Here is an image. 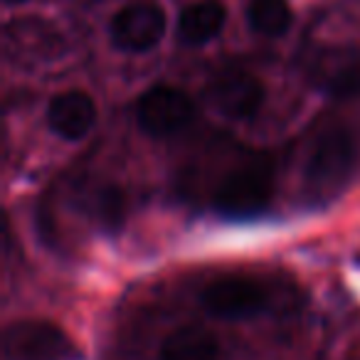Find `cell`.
<instances>
[{
	"mask_svg": "<svg viewBox=\"0 0 360 360\" xmlns=\"http://www.w3.org/2000/svg\"><path fill=\"white\" fill-rule=\"evenodd\" d=\"M358 165V139L343 121H326L306 136L299 153V188L311 202L335 198Z\"/></svg>",
	"mask_w": 360,
	"mask_h": 360,
	"instance_id": "1",
	"label": "cell"
},
{
	"mask_svg": "<svg viewBox=\"0 0 360 360\" xmlns=\"http://www.w3.org/2000/svg\"><path fill=\"white\" fill-rule=\"evenodd\" d=\"M274 195V165L264 155L230 168L212 193L217 212L225 217H252L266 210Z\"/></svg>",
	"mask_w": 360,
	"mask_h": 360,
	"instance_id": "2",
	"label": "cell"
},
{
	"mask_svg": "<svg viewBox=\"0 0 360 360\" xmlns=\"http://www.w3.org/2000/svg\"><path fill=\"white\" fill-rule=\"evenodd\" d=\"M6 360H79V348L57 323L15 321L3 333Z\"/></svg>",
	"mask_w": 360,
	"mask_h": 360,
	"instance_id": "3",
	"label": "cell"
},
{
	"mask_svg": "<svg viewBox=\"0 0 360 360\" xmlns=\"http://www.w3.org/2000/svg\"><path fill=\"white\" fill-rule=\"evenodd\" d=\"M304 77L316 91L330 99L360 94V50L345 45L316 47L304 60Z\"/></svg>",
	"mask_w": 360,
	"mask_h": 360,
	"instance_id": "4",
	"label": "cell"
},
{
	"mask_svg": "<svg viewBox=\"0 0 360 360\" xmlns=\"http://www.w3.org/2000/svg\"><path fill=\"white\" fill-rule=\"evenodd\" d=\"M205 99L225 119L250 121L264 106L266 89L257 75L240 67H230L212 77L205 89Z\"/></svg>",
	"mask_w": 360,
	"mask_h": 360,
	"instance_id": "5",
	"label": "cell"
},
{
	"mask_svg": "<svg viewBox=\"0 0 360 360\" xmlns=\"http://www.w3.org/2000/svg\"><path fill=\"white\" fill-rule=\"evenodd\" d=\"M195 119L191 96L178 86L155 84L141 94L136 104V121L153 139H168Z\"/></svg>",
	"mask_w": 360,
	"mask_h": 360,
	"instance_id": "6",
	"label": "cell"
},
{
	"mask_svg": "<svg viewBox=\"0 0 360 360\" xmlns=\"http://www.w3.org/2000/svg\"><path fill=\"white\" fill-rule=\"evenodd\" d=\"M200 301L215 319L240 321L252 319L266 309L269 294L257 279L250 276H220L202 289Z\"/></svg>",
	"mask_w": 360,
	"mask_h": 360,
	"instance_id": "7",
	"label": "cell"
},
{
	"mask_svg": "<svg viewBox=\"0 0 360 360\" xmlns=\"http://www.w3.org/2000/svg\"><path fill=\"white\" fill-rule=\"evenodd\" d=\"M165 13L155 3H131L111 20V40L124 52H148L163 40Z\"/></svg>",
	"mask_w": 360,
	"mask_h": 360,
	"instance_id": "8",
	"label": "cell"
},
{
	"mask_svg": "<svg viewBox=\"0 0 360 360\" xmlns=\"http://www.w3.org/2000/svg\"><path fill=\"white\" fill-rule=\"evenodd\" d=\"M47 124L60 139L82 141L96 124V104L86 91H62L47 106Z\"/></svg>",
	"mask_w": 360,
	"mask_h": 360,
	"instance_id": "9",
	"label": "cell"
},
{
	"mask_svg": "<svg viewBox=\"0 0 360 360\" xmlns=\"http://www.w3.org/2000/svg\"><path fill=\"white\" fill-rule=\"evenodd\" d=\"M227 22V11L220 0L193 3L178 18V37L183 45H207L222 32Z\"/></svg>",
	"mask_w": 360,
	"mask_h": 360,
	"instance_id": "10",
	"label": "cell"
},
{
	"mask_svg": "<svg viewBox=\"0 0 360 360\" xmlns=\"http://www.w3.org/2000/svg\"><path fill=\"white\" fill-rule=\"evenodd\" d=\"M160 360H217L220 343L202 326H180L160 343Z\"/></svg>",
	"mask_w": 360,
	"mask_h": 360,
	"instance_id": "11",
	"label": "cell"
},
{
	"mask_svg": "<svg viewBox=\"0 0 360 360\" xmlns=\"http://www.w3.org/2000/svg\"><path fill=\"white\" fill-rule=\"evenodd\" d=\"M247 22L257 35L281 37L289 32L294 13L286 0H252L247 8Z\"/></svg>",
	"mask_w": 360,
	"mask_h": 360,
	"instance_id": "12",
	"label": "cell"
},
{
	"mask_svg": "<svg viewBox=\"0 0 360 360\" xmlns=\"http://www.w3.org/2000/svg\"><path fill=\"white\" fill-rule=\"evenodd\" d=\"M94 220L99 222L104 230H119L124 225L126 217V200H124V191L116 186H104L94 193Z\"/></svg>",
	"mask_w": 360,
	"mask_h": 360,
	"instance_id": "13",
	"label": "cell"
},
{
	"mask_svg": "<svg viewBox=\"0 0 360 360\" xmlns=\"http://www.w3.org/2000/svg\"><path fill=\"white\" fill-rule=\"evenodd\" d=\"M6 3H25V0H6Z\"/></svg>",
	"mask_w": 360,
	"mask_h": 360,
	"instance_id": "14",
	"label": "cell"
}]
</instances>
